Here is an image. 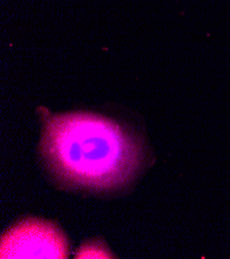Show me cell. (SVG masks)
<instances>
[{
    "label": "cell",
    "instance_id": "6da1fadb",
    "mask_svg": "<svg viewBox=\"0 0 230 259\" xmlns=\"http://www.w3.org/2000/svg\"><path fill=\"white\" fill-rule=\"evenodd\" d=\"M41 150L64 183L90 189L129 182L142 161V149L131 136L115 122L86 113L49 118Z\"/></svg>",
    "mask_w": 230,
    "mask_h": 259
},
{
    "label": "cell",
    "instance_id": "7a4b0ae2",
    "mask_svg": "<svg viewBox=\"0 0 230 259\" xmlns=\"http://www.w3.org/2000/svg\"><path fill=\"white\" fill-rule=\"evenodd\" d=\"M68 244L54 224L28 219L9 229L2 238L0 258L65 259Z\"/></svg>",
    "mask_w": 230,
    "mask_h": 259
},
{
    "label": "cell",
    "instance_id": "3957f363",
    "mask_svg": "<svg viewBox=\"0 0 230 259\" xmlns=\"http://www.w3.org/2000/svg\"><path fill=\"white\" fill-rule=\"evenodd\" d=\"M112 254L108 253L107 250L99 248L98 246L88 245L86 248H82L76 255V258H111Z\"/></svg>",
    "mask_w": 230,
    "mask_h": 259
}]
</instances>
